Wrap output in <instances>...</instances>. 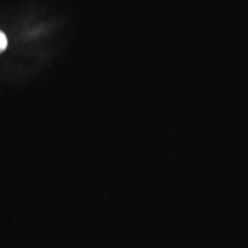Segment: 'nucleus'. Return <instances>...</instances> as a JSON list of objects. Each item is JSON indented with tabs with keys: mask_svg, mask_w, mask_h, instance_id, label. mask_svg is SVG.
<instances>
[{
	"mask_svg": "<svg viewBox=\"0 0 248 248\" xmlns=\"http://www.w3.org/2000/svg\"><path fill=\"white\" fill-rule=\"evenodd\" d=\"M6 47H7V38H6L5 33L0 31V53L5 51Z\"/></svg>",
	"mask_w": 248,
	"mask_h": 248,
	"instance_id": "obj_1",
	"label": "nucleus"
}]
</instances>
